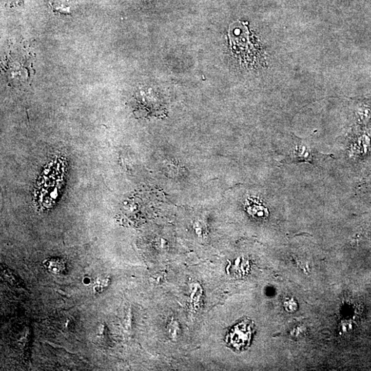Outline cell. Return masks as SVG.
Segmentation results:
<instances>
[{
  "instance_id": "6da1fadb",
  "label": "cell",
  "mask_w": 371,
  "mask_h": 371,
  "mask_svg": "<svg viewBox=\"0 0 371 371\" xmlns=\"http://www.w3.org/2000/svg\"><path fill=\"white\" fill-rule=\"evenodd\" d=\"M230 40L235 51L238 53L250 52L252 48L249 38L248 29L244 23L241 22H235L230 26Z\"/></svg>"
},
{
  "instance_id": "7a4b0ae2",
  "label": "cell",
  "mask_w": 371,
  "mask_h": 371,
  "mask_svg": "<svg viewBox=\"0 0 371 371\" xmlns=\"http://www.w3.org/2000/svg\"><path fill=\"white\" fill-rule=\"evenodd\" d=\"M252 333V324L245 320L232 328V331L228 336V343L233 347L241 349L250 343Z\"/></svg>"
},
{
  "instance_id": "3957f363",
  "label": "cell",
  "mask_w": 371,
  "mask_h": 371,
  "mask_svg": "<svg viewBox=\"0 0 371 371\" xmlns=\"http://www.w3.org/2000/svg\"><path fill=\"white\" fill-rule=\"evenodd\" d=\"M316 153H314L313 148L309 146L297 145L291 148L289 155L286 158L287 162H309L314 163V160L316 158Z\"/></svg>"
},
{
  "instance_id": "277c9868",
  "label": "cell",
  "mask_w": 371,
  "mask_h": 371,
  "mask_svg": "<svg viewBox=\"0 0 371 371\" xmlns=\"http://www.w3.org/2000/svg\"><path fill=\"white\" fill-rule=\"evenodd\" d=\"M42 265L49 272L53 275H64L66 270V262L64 259L57 257L46 259L42 263Z\"/></svg>"
},
{
  "instance_id": "5b68a950",
  "label": "cell",
  "mask_w": 371,
  "mask_h": 371,
  "mask_svg": "<svg viewBox=\"0 0 371 371\" xmlns=\"http://www.w3.org/2000/svg\"><path fill=\"white\" fill-rule=\"evenodd\" d=\"M110 284V279L108 277H99L96 280L93 287L95 293L101 294L108 288Z\"/></svg>"
},
{
  "instance_id": "8992f818",
  "label": "cell",
  "mask_w": 371,
  "mask_h": 371,
  "mask_svg": "<svg viewBox=\"0 0 371 371\" xmlns=\"http://www.w3.org/2000/svg\"><path fill=\"white\" fill-rule=\"evenodd\" d=\"M52 8L55 13L62 14V15H69L70 13V7L68 4L64 2V0H57L52 3Z\"/></svg>"
},
{
  "instance_id": "52a82bcc",
  "label": "cell",
  "mask_w": 371,
  "mask_h": 371,
  "mask_svg": "<svg viewBox=\"0 0 371 371\" xmlns=\"http://www.w3.org/2000/svg\"><path fill=\"white\" fill-rule=\"evenodd\" d=\"M284 305H285V309L289 312H293L297 309V302L294 301L292 299L285 302Z\"/></svg>"
},
{
  "instance_id": "ba28073f",
  "label": "cell",
  "mask_w": 371,
  "mask_h": 371,
  "mask_svg": "<svg viewBox=\"0 0 371 371\" xmlns=\"http://www.w3.org/2000/svg\"><path fill=\"white\" fill-rule=\"evenodd\" d=\"M82 283L84 285H90V283H92V279L88 276H86V277L83 278Z\"/></svg>"
}]
</instances>
